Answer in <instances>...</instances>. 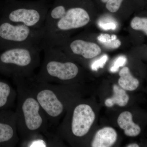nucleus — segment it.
I'll return each mask as SVG.
<instances>
[{"label":"nucleus","mask_w":147,"mask_h":147,"mask_svg":"<svg viewBox=\"0 0 147 147\" xmlns=\"http://www.w3.org/2000/svg\"><path fill=\"white\" fill-rule=\"evenodd\" d=\"M16 86V127L20 139L37 134L47 133L48 121L34 95L23 78H13Z\"/></svg>","instance_id":"f257e3e1"},{"label":"nucleus","mask_w":147,"mask_h":147,"mask_svg":"<svg viewBox=\"0 0 147 147\" xmlns=\"http://www.w3.org/2000/svg\"><path fill=\"white\" fill-rule=\"evenodd\" d=\"M42 45L12 47L0 52V74L13 78L34 76L40 65Z\"/></svg>","instance_id":"f03ea898"},{"label":"nucleus","mask_w":147,"mask_h":147,"mask_svg":"<svg viewBox=\"0 0 147 147\" xmlns=\"http://www.w3.org/2000/svg\"><path fill=\"white\" fill-rule=\"evenodd\" d=\"M48 10L47 0H5L1 4L0 18L31 28L41 29Z\"/></svg>","instance_id":"7ed1b4c3"},{"label":"nucleus","mask_w":147,"mask_h":147,"mask_svg":"<svg viewBox=\"0 0 147 147\" xmlns=\"http://www.w3.org/2000/svg\"><path fill=\"white\" fill-rule=\"evenodd\" d=\"M44 57L39 72L32 76L37 82L50 83L55 80L68 81L77 76L79 68L70 61H62L58 58V52L53 47H42Z\"/></svg>","instance_id":"20e7f679"},{"label":"nucleus","mask_w":147,"mask_h":147,"mask_svg":"<svg viewBox=\"0 0 147 147\" xmlns=\"http://www.w3.org/2000/svg\"><path fill=\"white\" fill-rule=\"evenodd\" d=\"M43 28H31L0 18V52L12 47L42 45Z\"/></svg>","instance_id":"39448f33"},{"label":"nucleus","mask_w":147,"mask_h":147,"mask_svg":"<svg viewBox=\"0 0 147 147\" xmlns=\"http://www.w3.org/2000/svg\"><path fill=\"white\" fill-rule=\"evenodd\" d=\"M90 20L88 13L84 9L79 7L67 8V7L63 17L44 32L42 43L58 31L67 32L73 29L82 28L86 25Z\"/></svg>","instance_id":"423d86ee"},{"label":"nucleus","mask_w":147,"mask_h":147,"mask_svg":"<svg viewBox=\"0 0 147 147\" xmlns=\"http://www.w3.org/2000/svg\"><path fill=\"white\" fill-rule=\"evenodd\" d=\"M20 139L16 127V113L8 110L0 111V147H14Z\"/></svg>","instance_id":"0eeeda50"},{"label":"nucleus","mask_w":147,"mask_h":147,"mask_svg":"<svg viewBox=\"0 0 147 147\" xmlns=\"http://www.w3.org/2000/svg\"><path fill=\"white\" fill-rule=\"evenodd\" d=\"M95 115L90 106L80 104L74 109L70 128L72 134L77 137H82L88 132L93 123Z\"/></svg>","instance_id":"6e6552de"},{"label":"nucleus","mask_w":147,"mask_h":147,"mask_svg":"<svg viewBox=\"0 0 147 147\" xmlns=\"http://www.w3.org/2000/svg\"><path fill=\"white\" fill-rule=\"evenodd\" d=\"M69 47L74 55H81L87 59L95 57L101 53V49L97 44L82 40H73L69 43Z\"/></svg>","instance_id":"1a4fd4ad"},{"label":"nucleus","mask_w":147,"mask_h":147,"mask_svg":"<svg viewBox=\"0 0 147 147\" xmlns=\"http://www.w3.org/2000/svg\"><path fill=\"white\" fill-rule=\"evenodd\" d=\"M116 130L110 127H106L98 130L96 133L92 143V147H110L117 141Z\"/></svg>","instance_id":"9d476101"},{"label":"nucleus","mask_w":147,"mask_h":147,"mask_svg":"<svg viewBox=\"0 0 147 147\" xmlns=\"http://www.w3.org/2000/svg\"><path fill=\"white\" fill-rule=\"evenodd\" d=\"M17 92L7 81L0 79V111L13 106Z\"/></svg>","instance_id":"9b49d317"},{"label":"nucleus","mask_w":147,"mask_h":147,"mask_svg":"<svg viewBox=\"0 0 147 147\" xmlns=\"http://www.w3.org/2000/svg\"><path fill=\"white\" fill-rule=\"evenodd\" d=\"M117 123L120 127L124 130L127 136L136 137L141 132L140 127L133 121L132 114L128 111L121 113L118 118Z\"/></svg>","instance_id":"f8f14e48"},{"label":"nucleus","mask_w":147,"mask_h":147,"mask_svg":"<svg viewBox=\"0 0 147 147\" xmlns=\"http://www.w3.org/2000/svg\"><path fill=\"white\" fill-rule=\"evenodd\" d=\"M119 75L120 77L119 79V84L123 90L133 91L139 87V80L131 75L129 68L127 67L122 69Z\"/></svg>","instance_id":"ddd939ff"},{"label":"nucleus","mask_w":147,"mask_h":147,"mask_svg":"<svg viewBox=\"0 0 147 147\" xmlns=\"http://www.w3.org/2000/svg\"><path fill=\"white\" fill-rule=\"evenodd\" d=\"M113 96L105 100V105L108 107H112L115 104L121 107L127 105L129 100V96L125 91L115 84L113 86Z\"/></svg>","instance_id":"4468645a"},{"label":"nucleus","mask_w":147,"mask_h":147,"mask_svg":"<svg viewBox=\"0 0 147 147\" xmlns=\"http://www.w3.org/2000/svg\"><path fill=\"white\" fill-rule=\"evenodd\" d=\"M48 133L44 134H37L32 135L27 139L21 140L20 146L21 147H49L47 142Z\"/></svg>","instance_id":"2eb2a0df"},{"label":"nucleus","mask_w":147,"mask_h":147,"mask_svg":"<svg viewBox=\"0 0 147 147\" xmlns=\"http://www.w3.org/2000/svg\"><path fill=\"white\" fill-rule=\"evenodd\" d=\"M98 41L104 46L110 49H116L121 46V42L117 39L116 35L110 36L108 34H101L97 37Z\"/></svg>","instance_id":"dca6fc26"},{"label":"nucleus","mask_w":147,"mask_h":147,"mask_svg":"<svg viewBox=\"0 0 147 147\" xmlns=\"http://www.w3.org/2000/svg\"><path fill=\"white\" fill-rule=\"evenodd\" d=\"M131 28L137 30L143 31L146 35H147V18L134 17L131 23Z\"/></svg>","instance_id":"f3484780"},{"label":"nucleus","mask_w":147,"mask_h":147,"mask_svg":"<svg viewBox=\"0 0 147 147\" xmlns=\"http://www.w3.org/2000/svg\"><path fill=\"white\" fill-rule=\"evenodd\" d=\"M123 0H108L106 7L111 12H116L119 9Z\"/></svg>","instance_id":"a211bd4d"},{"label":"nucleus","mask_w":147,"mask_h":147,"mask_svg":"<svg viewBox=\"0 0 147 147\" xmlns=\"http://www.w3.org/2000/svg\"><path fill=\"white\" fill-rule=\"evenodd\" d=\"M108 60V57L107 55L102 56L100 59L95 61L92 65V69L94 71H97L99 68H103L105 63Z\"/></svg>","instance_id":"6ab92c4d"},{"label":"nucleus","mask_w":147,"mask_h":147,"mask_svg":"<svg viewBox=\"0 0 147 147\" xmlns=\"http://www.w3.org/2000/svg\"><path fill=\"white\" fill-rule=\"evenodd\" d=\"M126 61L127 59L125 57L123 56L119 57L115 61L114 65L110 68V71L112 72L117 71L119 67L123 66L126 63Z\"/></svg>","instance_id":"aec40b11"},{"label":"nucleus","mask_w":147,"mask_h":147,"mask_svg":"<svg viewBox=\"0 0 147 147\" xmlns=\"http://www.w3.org/2000/svg\"><path fill=\"white\" fill-rule=\"evenodd\" d=\"M99 26L101 28L105 30H115L116 29V25L115 23H108L103 24V23H99Z\"/></svg>","instance_id":"412c9836"},{"label":"nucleus","mask_w":147,"mask_h":147,"mask_svg":"<svg viewBox=\"0 0 147 147\" xmlns=\"http://www.w3.org/2000/svg\"><path fill=\"white\" fill-rule=\"evenodd\" d=\"M127 147H139V145L137 144H130L128 145V146H127Z\"/></svg>","instance_id":"4be33fe9"},{"label":"nucleus","mask_w":147,"mask_h":147,"mask_svg":"<svg viewBox=\"0 0 147 147\" xmlns=\"http://www.w3.org/2000/svg\"><path fill=\"white\" fill-rule=\"evenodd\" d=\"M102 2V3H106L107 2V1H108V0H100Z\"/></svg>","instance_id":"5701e85b"},{"label":"nucleus","mask_w":147,"mask_h":147,"mask_svg":"<svg viewBox=\"0 0 147 147\" xmlns=\"http://www.w3.org/2000/svg\"><path fill=\"white\" fill-rule=\"evenodd\" d=\"M1 3H0V7H1Z\"/></svg>","instance_id":"b1692460"}]
</instances>
